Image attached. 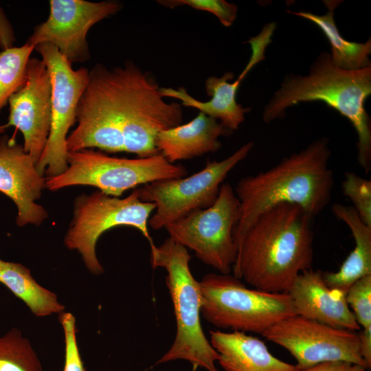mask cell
I'll use <instances>...</instances> for the list:
<instances>
[{
    "label": "cell",
    "instance_id": "18",
    "mask_svg": "<svg viewBox=\"0 0 371 371\" xmlns=\"http://www.w3.org/2000/svg\"><path fill=\"white\" fill-rule=\"evenodd\" d=\"M232 133L217 120L199 112L189 122L159 132L155 145L159 154L175 164L216 152L222 146L219 137Z\"/></svg>",
    "mask_w": 371,
    "mask_h": 371
},
{
    "label": "cell",
    "instance_id": "9",
    "mask_svg": "<svg viewBox=\"0 0 371 371\" xmlns=\"http://www.w3.org/2000/svg\"><path fill=\"white\" fill-rule=\"evenodd\" d=\"M253 148L254 142H249L223 160L207 161L190 176L156 181L137 189L140 200L155 204L148 225L159 230L194 211L211 207L224 179Z\"/></svg>",
    "mask_w": 371,
    "mask_h": 371
},
{
    "label": "cell",
    "instance_id": "12",
    "mask_svg": "<svg viewBox=\"0 0 371 371\" xmlns=\"http://www.w3.org/2000/svg\"><path fill=\"white\" fill-rule=\"evenodd\" d=\"M262 335L285 348L298 370L327 361H346L368 370L360 353L359 335L294 315L268 328Z\"/></svg>",
    "mask_w": 371,
    "mask_h": 371
},
{
    "label": "cell",
    "instance_id": "6",
    "mask_svg": "<svg viewBox=\"0 0 371 371\" xmlns=\"http://www.w3.org/2000/svg\"><path fill=\"white\" fill-rule=\"evenodd\" d=\"M199 282L201 315L218 328L262 335L296 314L287 293L249 289L229 274L208 273Z\"/></svg>",
    "mask_w": 371,
    "mask_h": 371
},
{
    "label": "cell",
    "instance_id": "27",
    "mask_svg": "<svg viewBox=\"0 0 371 371\" xmlns=\"http://www.w3.org/2000/svg\"><path fill=\"white\" fill-rule=\"evenodd\" d=\"M157 2L171 8L185 5L196 10L209 12L214 14L225 27L232 25L238 11L236 5L224 0H170Z\"/></svg>",
    "mask_w": 371,
    "mask_h": 371
},
{
    "label": "cell",
    "instance_id": "7",
    "mask_svg": "<svg viewBox=\"0 0 371 371\" xmlns=\"http://www.w3.org/2000/svg\"><path fill=\"white\" fill-rule=\"evenodd\" d=\"M187 175L185 166L169 162L161 154L126 159L84 149L68 152L67 169L58 176L47 177L45 188L56 191L71 186H91L106 194L119 197L139 185Z\"/></svg>",
    "mask_w": 371,
    "mask_h": 371
},
{
    "label": "cell",
    "instance_id": "5",
    "mask_svg": "<svg viewBox=\"0 0 371 371\" xmlns=\"http://www.w3.org/2000/svg\"><path fill=\"white\" fill-rule=\"evenodd\" d=\"M150 246L152 267L166 271V282L177 324L173 343L156 364L181 359L190 363L192 371H218L215 363L219 355L203 330L201 286L191 272L188 249L170 237L159 246L153 243Z\"/></svg>",
    "mask_w": 371,
    "mask_h": 371
},
{
    "label": "cell",
    "instance_id": "16",
    "mask_svg": "<svg viewBox=\"0 0 371 371\" xmlns=\"http://www.w3.org/2000/svg\"><path fill=\"white\" fill-rule=\"evenodd\" d=\"M251 54L248 63L233 82L229 80L234 78L232 72H226L218 78L212 76L205 80V90L211 99L201 102L190 95L186 89H177L161 87L159 91L163 97H170L182 101V105L195 108L205 115L219 120L225 128L233 131L237 130L245 120V114L251 110L244 108L236 101L238 89L245 77L251 69L265 58V44L256 41L250 44Z\"/></svg>",
    "mask_w": 371,
    "mask_h": 371
},
{
    "label": "cell",
    "instance_id": "30",
    "mask_svg": "<svg viewBox=\"0 0 371 371\" xmlns=\"http://www.w3.org/2000/svg\"><path fill=\"white\" fill-rule=\"evenodd\" d=\"M360 341V353L368 368H371V326L363 328L358 334Z\"/></svg>",
    "mask_w": 371,
    "mask_h": 371
},
{
    "label": "cell",
    "instance_id": "26",
    "mask_svg": "<svg viewBox=\"0 0 371 371\" xmlns=\"http://www.w3.org/2000/svg\"><path fill=\"white\" fill-rule=\"evenodd\" d=\"M346 298L360 327H370L371 275L364 276L352 284L346 292Z\"/></svg>",
    "mask_w": 371,
    "mask_h": 371
},
{
    "label": "cell",
    "instance_id": "3",
    "mask_svg": "<svg viewBox=\"0 0 371 371\" xmlns=\"http://www.w3.org/2000/svg\"><path fill=\"white\" fill-rule=\"evenodd\" d=\"M328 144L326 137L316 139L273 167L239 180L234 190L240 203L234 233L238 249L258 217L276 205H297L313 218L324 210L334 186Z\"/></svg>",
    "mask_w": 371,
    "mask_h": 371
},
{
    "label": "cell",
    "instance_id": "17",
    "mask_svg": "<svg viewBox=\"0 0 371 371\" xmlns=\"http://www.w3.org/2000/svg\"><path fill=\"white\" fill-rule=\"evenodd\" d=\"M287 293L296 315L337 328L361 329L346 302V293L328 287L319 270L300 273Z\"/></svg>",
    "mask_w": 371,
    "mask_h": 371
},
{
    "label": "cell",
    "instance_id": "22",
    "mask_svg": "<svg viewBox=\"0 0 371 371\" xmlns=\"http://www.w3.org/2000/svg\"><path fill=\"white\" fill-rule=\"evenodd\" d=\"M289 12L312 22L321 30L330 45V54L335 66L349 71L371 66L369 58L371 54L370 38L366 43L351 42L344 38L335 24L332 8L322 15L304 11Z\"/></svg>",
    "mask_w": 371,
    "mask_h": 371
},
{
    "label": "cell",
    "instance_id": "24",
    "mask_svg": "<svg viewBox=\"0 0 371 371\" xmlns=\"http://www.w3.org/2000/svg\"><path fill=\"white\" fill-rule=\"evenodd\" d=\"M0 371H43L30 341L16 328L0 337Z\"/></svg>",
    "mask_w": 371,
    "mask_h": 371
},
{
    "label": "cell",
    "instance_id": "11",
    "mask_svg": "<svg viewBox=\"0 0 371 371\" xmlns=\"http://www.w3.org/2000/svg\"><path fill=\"white\" fill-rule=\"evenodd\" d=\"M34 49L47 68L52 84L50 131L36 166L41 175L52 177L67 168V133L76 122L77 107L88 82L89 70L85 67L74 69L71 63L52 44L41 43Z\"/></svg>",
    "mask_w": 371,
    "mask_h": 371
},
{
    "label": "cell",
    "instance_id": "8",
    "mask_svg": "<svg viewBox=\"0 0 371 371\" xmlns=\"http://www.w3.org/2000/svg\"><path fill=\"white\" fill-rule=\"evenodd\" d=\"M155 204L140 200L137 190L120 199L96 191L79 196L74 203V217L65 237V244L82 256L87 268L93 274L103 273L95 251L100 236L116 226H131L153 243L148 228Z\"/></svg>",
    "mask_w": 371,
    "mask_h": 371
},
{
    "label": "cell",
    "instance_id": "4",
    "mask_svg": "<svg viewBox=\"0 0 371 371\" xmlns=\"http://www.w3.org/2000/svg\"><path fill=\"white\" fill-rule=\"evenodd\" d=\"M371 94V66L349 71L335 66L328 52L316 58L305 76H285L264 108L262 120L269 123L285 116L286 110L300 102L321 101L346 117L357 135L358 164L371 170V124L365 109Z\"/></svg>",
    "mask_w": 371,
    "mask_h": 371
},
{
    "label": "cell",
    "instance_id": "25",
    "mask_svg": "<svg viewBox=\"0 0 371 371\" xmlns=\"http://www.w3.org/2000/svg\"><path fill=\"white\" fill-rule=\"evenodd\" d=\"M341 189L348 197L361 221L371 227V180L353 172H346Z\"/></svg>",
    "mask_w": 371,
    "mask_h": 371
},
{
    "label": "cell",
    "instance_id": "15",
    "mask_svg": "<svg viewBox=\"0 0 371 371\" xmlns=\"http://www.w3.org/2000/svg\"><path fill=\"white\" fill-rule=\"evenodd\" d=\"M46 179L41 175L29 154L8 135L0 137V192L16 205V222L19 226L41 225L47 212L36 203L45 187Z\"/></svg>",
    "mask_w": 371,
    "mask_h": 371
},
{
    "label": "cell",
    "instance_id": "28",
    "mask_svg": "<svg viewBox=\"0 0 371 371\" xmlns=\"http://www.w3.org/2000/svg\"><path fill=\"white\" fill-rule=\"evenodd\" d=\"M59 319L63 329L65 344L63 371H85L76 341L75 317L71 313L61 312Z\"/></svg>",
    "mask_w": 371,
    "mask_h": 371
},
{
    "label": "cell",
    "instance_id": "31",
    "mask_svg": "<svg viewBox=\"0 0 371 371\" xmlns=\"http://www.w3.org/2000/svg\"><path fill=\"white\" fill-rule=\"evenodd\" d=\"M13 42L12 31L0 8V47L3 49L11 47Z\"/></svg>",
    "mask_w": 371,
    "mask_h": 371
},
{
    "label": "cell",
    "instance_id": "23",
    "mask_svg": "<svg viewBox=\"0 0 371 371\" xmlns=\"http://www.w3.org/2000/svg\"><path fill=\"white\" fill-rule=\"evenodd\" d=\"M34 49V46L26 43L0 52V113L25 82L27 63Z\"/></svg>",
    "mask_w": 371,
    "mask_h": 371
},
{
    "label": "cell",
    "instance_id": "29",
    "mask_svg": "<svg viewBox=\"0 0 371 371\" xmlns=\"http://www.w3.org/2000/svg\"><path fill=\"white\" fill-rule=\"evenodd\" d=\"M297 371H368L362 366L346 361H327Z\"/></svg>",
    "mask_w": 371,
    "mask_h": 371
},
{
    "label": "cell",
    "instance_id": "10",
    "mask_svg": "<svg viewBox=\"0 0 371 371\" xmlns=\"http://www.w3.org/2000/svg\"><path fill=\"white\" fill-rule=\"evenodd\" d=\"M239 211L238 199L232 186L225 183L211 207L194 211L164 229L170 238L192 250L204 264L229 274L238 252L234 233Z\"/></svg>",
    "mask_w": 371,
    "mask_h": 371
},
{
    "label": "cell",
    "instance_id": "1",
    "mask_svg": "<svg viewBox=\"0 0 371 371\" xmlns=\"http://www.w3.org/2000/svg\"><path fill=\"white\" fill-rule=\"evenodd\" d=\"M313 221L295 204L280 203L265 211L242 240L234 276L256 289L287 293L297 276L311 268Z\"/></svg>",
    "mask_w": 371,
    "mask_h": 371
},
{
    "label": "cell",
    "instance_id": "20",
    "mask_svg": "<svg viewBox=\"0 0 371 371\" xmlns=\"http://www.w3.org/2000/svg\"><path fill=\"white\" fill-rule=\"evenodd\" d=\"M332 213L349 228L355 247L336 272H322L326 285L347 292L359 279L371 275V227L365 224L352 206L335 203Z\"/></svg>",
    "mask_w": 371,
    "mask_h": 371
},
{
    "label": "cell",
    "instance_id": "13",
    "mask_svg": "<svg viewBox=\"0 0 371 371\" xmlns=\"http://www.w3.org/2000/svg\"><path fill=\"white\" fill-rule=\"evenodd\" d=\"M120 8L114 1L50 0L47 19L34 27L27 43L34 47L50 43L71 63L83 62L90 57L86 38L89 30Z\"/></svg>",
    "mask_w": 371,
    "mask_h": 371
},
{
    "label": "cell",
    "instance_id": "19",
    "mask_svg": "<svg viewBox=\"0 0 371 371\" xmlns=\"http://www.w3.org/2000/svg\"><path fill=\"white\" fill-rule=\"evenodd\" d=\"M210 342L226 371H297L295 365L273 356L260 339L238 331L210 332Z\"/></svg>",
    "mask_w": 371,
    "mask_h": 371
},
{
    "label": "cell",
    "instance_id": "21",
    "mask_svg": "<svg viewBox=\"0 0 371 371\" xmlns=\"http://www.w3.org/2000/svg\"><path fill=\"white\" fill-rule=\"evenodd\" d=\"M0 282L38 317L61 313L65 306L57 295L38 284L29 269L17 262H0Z\"/></svg>",
    "mask_w": 371,
    "mask_h": 371
},
{
    "label": "cell",
    "instance_id": "2",
    "mask_svg": "<svg viewBox=\"0 0 371 371\" xmlns=\"http://www.w3.org/2000/svg\"><path fill=\"white\" fill-rule=\"evenodd\" d=\"M155 78L131 62L108 68L95 65L83 95L121 131L126 152L147 153L158 133L183 120L181 105L166 102Z\"/></svg>",
    "mask_w": 371,
    "mask_h": 371
},
{
    "label": "cell",
    "instance_id": "32",
    "mask_svg": "<svg viewBox=\"0 0 371 371\" xmlns=\"http://www.w3.org/2000/svg\"><path fill=\"white\" fill-rule=\"evenodd\" d=\"M1 259H0V262H1Z\"/></svg>",
    "mask_w": 371,
    "mask_h": 371
},
{
    "label": "cell",
    "instance_id": "14",
    "mask_svg": "<svg viewBox=\"0 0 371 371\" xmlns=\"http://www.w3.org/2000/svg\"><path fill=\"white\" fill-rule=\"evenodd\" d=\"M8 103V121L0 128L14 126L21 132L23 149L36 166L48 139L52 118V84L42 59L30 58L25 82Z\"/></svg>",
    "mask_w": 371,
    "mask_h": 371
}]
</instances>
